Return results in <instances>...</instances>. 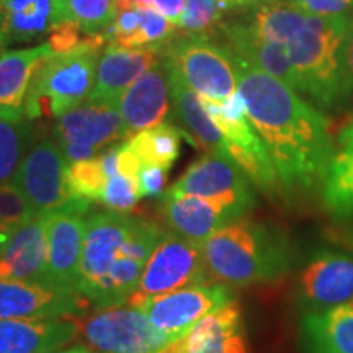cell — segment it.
Returning <instances> with one entry per match:
<instances>
[{
    "mask_svg": "<svg viewBox=\"0 0 353 353\" xmlns=\"http://www.w3.org/2000/svg\"><path fill=\"white\" fill-rule=\"evenodd\" d=\"M68 167L54 138H39L26 154L12 182L19 187L38 216L76 208L87 213V206L74 200L68 185Z\"/></svg>",
    "mask_w": 353,
    "mask_h": 353,
    "instance_id": "7",
    "label": "cell"
},
{
    "mask_svg": "<svg viewBox=\"0 0 353 353\" xmlns=\"http://www.w3.org/2000/svg\"><path fill=\"white\" fill-rule=\"evenodd\" d=\"M298 342L301 353H353V299L341 306L304 311Z\"/></svg>",
    "mask_w": 353,
    "mask_h": 353,
    "instance_id": "25",
    "label": "cell"
},
{
    "mask_svg": "<svg viewBox=\"0 0 353 353\" xmlns=\"http://www.w3.org/2000/svg\"><path fill=\"white\" fill-rule=\"evenodd\" d=\"M159 214L167 231L203 244L216 231L245 218L247 213L223 201L193 195H169L164 192L159 196Z\"/></svg>",
    "mask_w": 353,
    "mask_h": 353,
    "instance_id": "16",
    "label": "cell"
},
{
    "mask_svg": "<svg viewBox=\"0 0 353 353\" xmlns=\"http://www.w3.org/2000/svg\"><path fill=\"white\" fill-rule=\"evenodd\" d=\"M139 192L136 180L125 176L123 174H114L108 176L107 187H105L101 203L108 210L117 213H130L138 203Z\"/></svg>",
    "mask_w": 353,
    "mask_h": 353,
    "instance_id": "36",
    "label": "cell"
},
{
    "mask_svg": "<svg viewBox=\"0 0 353 353\" xmlns=\"http://www.w3.org/2000/svg\"><path fill=\"white\" fill-rule=\"evenodd\" d=\"M72 316L0 319V353H56L77 337L79 325Z\"/></svg>",
    "mask_w": 353,
    "mask_h": 353,
    "instance_id": "22",
    "label": "cell"
},
{
    "mask_svg": "<svg viewBox=\"0 0 353 353\" xmlns=\"http://www.w3.org/2000/svg\"><path fill=\"white\" fill-rule=\"evenodd\" d=\"M92 304L79 290L0 278V319L83 316Z\"/></svg>",
    "mask_w": 353,
    "mask_h": 353,
    "instance_id": "13",
    "label": "cell"
},
{
    "mask_svg": "<svg viewBox=\"0 0 353 353\" xmlns=\"http://www.w3.org/2000/svg\"><path fill=\"white\" fill-rule=\"evenodd\" d=\"M57 353H99V352H94L92 348L88 347H82V345H76V347H70V348H65V350H61Z\"/></svg>",
    "mask_w": 353,
    "mask_h": 353,
    "instance_id": "45",
    "label": "cell"
},
{
    "mask_svg": "<svg viewBox=\"0 0 353 353\" xmlns=\"http://www.w3.org/2000/svg\"><path fill=\"white\" fill-rule=\"evenodd\" d=\"M85 214L76 208L46 214L48 280L51 285L77 290L85 236Z\"/></svg>",
    "mask_w": 353,
    "mask_h": 353,
    "instance_id": "18",
    "label": "cell"
},
{
    "mask_svg": "<svg viewBox=\"0 0 353 353\" xmlns=\"http://www.w3.org/2000/svg\"><path fill=\"white\" fill-rule=\"evenodd\" d=\"M182 132L172 123H161L136 132L126 141L141 165H156L169 170L180 154Z\"/></svg>",
    "mask_w": 353,
    "mask_h": 353,
    "instance_id": "30",
    "label": "cell"
},
{
    "mask_svg": "<svg viewBox=\"0 0 353 353\" xmlns=\"http://www.w3.org/2000/svg\"><path fill=\"white\" fill-rule=\"evenodd\" d=\"M165 232V228L152 221L132 218L131 228L118 250L117 259L92 301V309L99 311L126 303V299L138 288L145 263Z\"/></svg>",
    "mask_w": 353,
    "mask_h": 353,
    "instance_id": "12",
    "label": "cell"
},
{
    "mask_svg": "<svg viewBox=\"0 0 353 353\" xmlns=\"http://www.w3.org/2000/svg\"><path fill=\"white\" fill-rule=\"evenodd\" d=\"M69 20H74L69 0H2L0 38L6 48L39 41Z\"/></svg>",
    "mask_w": 353,
    "mask_h": 353,
    "instance_id": "19",
    "label": "cell"
},
{
    "mask_svg": "<svg viewBox=\"0 0 353 353\" xmlns=\"http://www.w3.org/2000/svg\"><path fill=\"white\" fill-rule=\"evenodd\" d=\"M201 283H210L201 244L167 231L145 263L138 288L126 303L141 307L161 294Z\"/></svg>",
    "mask_w": 353,
    "mask_h": 353,
    "instance_id": "6",
    "label": "cell"
},
{
    "mask_svg": "<svg viewBox=\"0 0 353 353\" xmlns=\"http://www.w3.org/2000/svg\"><path fill=\"white\" fill-rule=\"evenodd\" d=\"M107 34H88L82 44L65 52H52L39 63L25 100L30 121L59 118L88 100L95 83L100 51Z\"/></svg>",
    "mask_w": 353,
    "mask_h": 353,
    "instance_id": "4",
    "label": "cell"
},
{
    "mask_svg": "<svg viewBox=\"0 0 353 353\" xmlns=\"http://www.w3.org/2000/svg\"><path fill=\"white\" fill-rule=\"evenodd\" d=\"M218 33L223 38L221 44L226 46L229 51L242 57L254 68L280 79L299 94L298 76L283 44L267 41L259 37L242 19L226 21V23L223 21L216 34Z\"/></svg>",
    "mask_w": 353,
    "mask_h": 353,
    "instance_id": "21",
    "label": "cell"
},
{
    "mask_svg": "<svg viewBox=\"0 0 353 353\" xmlns=\"http://www.w3.org/2000/svg\"><path fill=\"white\" fill-rule=\"evenodd\" d=\"M229 8L223 0H185L176 30L183 34L213 38Z\"/></svg>",
    "mask_w": 353,
    "mask_h": 353,
    "instance_id": "33",
    "label": "cell"
},
{
    "mask_svg": "<svg viewBox=\"0 0 353 353\" xmlns=\"http://www.w3.org/2000/svg\"><path fill=\"white\" fill-rule=\"evenodd\" d=\"M10 236H12V231H8V229L0 226V255H2L3 249H6V245H7L8 239H10Z\"/></svg>",
    "mask_w": 353,
    "mask_h": 353,
    "instance_id": "44",
    "label": "cell"
},
{
    "mask_svg": "<svg viewBox=\"0 0 353 353\" xmlns=\"http://www.w3.org/2000/svg\"><path fill=\"white\" fill-rule=\"evenodd\" d=\"M352 17L309 15L286 44L299 81V94L317 108L342 110L353 92L345 65V43Z\"/></svg>",
    "mask_w": 353,
    "mask_h": 353,
    "instance_id": "3",
    "label": "cell"
},
{
    "mask_svg": "<svg viewBox=\"0 0 353 353\" xmlns=\"http://www.w3.org/2000/svg\"><path fill=\"white\" fill-rule=\"evenodd\" d=\"M52 138L69 164L97 157L110 145L126 141L120 110L92 101L57 118Z\"/></svg>",
    "mask_w": 353,
    "mask_h": 353,
    "instance_id": "9",
    "label": "cell"
},
{
    "mask_svg": "<svg viewBox=\"0 0 353 353\" xmlns=\"http://www.w3.org/2000/svg\"><path fill=\"white\" fill-rule=\"evenodd\" d=\"M118 110L123 118L126 141L136 132L169 120L170 85L164 57L128 88Z\"/></svg>",
    "mask_w": 353,
    "mask_h": 353,
    "instance_id": "20",
    "label": "cell"
},
{
    "mask_svg": "<svg viewBox=\"0 0 353 353\" xmlns=\"http://www.w3.org/2000/svg\"><path fill=\"white\" fill-rule=\"evenodd\" d=\"M298 301L304 311L341 306L353 299V254L321 250L298 278Z\"/></svg>",
    "mask_w": 353,
    "mask_h": 353,
    "instance_id": "15",
    "label": "cell"
},
{
    "mask_svg": "<svg viewBox=\"0 0 353 353\" xmlns=\"http://www.w3.org/2000/svg\"><path fill=\"white\" fill-rule=\"evenodd\" d=\"M69 2L74 20L87 34H107L108 28L120 13L118 0H69Z\"/></svg>",
    "mask_w": 353,
    "mask_h": 353,
    "instance_id": "34",
    "label": "cell"
},
{
    "mask_svg": "<svg viewBox=\"0 0 353 353\" xmlns=\"http://www.w3.org/2000/svg\"><path fill=\"white\" fill-rule=\"evenodd\" d=\"M185 353H247L241 306L228 303L198 322L183 337Z\"/></svg>",
    "mask_w": 353,
    "mask_h": 353,
    "instance_id": "27",
    "label": "cell"
},
{
    "mask_svg": "<svg viewBox=\"0 0 353 353\" xmlns=\"http://www.w3.org/2000/svg\"><path fill=\"white\" fill-rule=\"evenodd\" d=\"M88 38L87 33L82 32L76 20L64 21L50 34V46L54 52H65L82 44Z\"/></svg>",
    "mask_w": 353,
    "mask_h": 353,
    "instance_id": "37",
    "label": "cell"
},
{
    "mask_svg": "<svg viewBox=\"0 0 353 353\" xmlns=\"http://www.w3.org/2000/svg\"><path fill=\"white\" fill-rule=\"evenodd\" d=\"M345 65H347V74L348 81H350V87L353 92V26L350 25L347 34V43H345Z\"/></svg>",
    "mask_w": 353,
    "mask_h": 353,
    "instance_id": "41",
    "label": "cell"
},
{
    "mask_svg": "<svg viewBox=\"0 0 353 353\" xmlns=\"http://www.w3.org/2000/svg\"><path fill=\"white\" fill-rule=\"evenodd\" d=\"M132 218L134 216H130V213H117L110 210L107 213L90 214L85 221L77 290L90 304L117 259L118 250L131 228Z\"/></svg>",
    "mask_w": 353,
    "mask_h": 353,
    "instance_id": "14",
    "label": "cell"
},
{
    "mask_svg": "<svg viewBox=\"0 0 353 353\" xmlns=\"http://www.w3.org/2000/svg\"><path fill=\"white\" fill-rule=\"evenodd\" d=\"M350 25H352V26H353V17H352V21H350Z\"/></svg>",
    "mask_w": 353,
    "mask_h": 353,
    "instance_id": "47",
    "label": "cell"
},
{
    "mask_svg": "<svg viewBox=\"0 0 353 353\" xmlns=\"http://www.w3.org/2000/svg\"><path fill=\"white\" fill-rule=\"evenodd\" d=\"M337 141L342 149H353V121L342 128L341 132H339Z\"/></svg>",
    "mask_w": 353,
    "mask_h": 353,
    "instance_id": "42",
    "label": "cell"
},
{
    "mask_svg": "<svg viewBox=\"0 0 353 353\" xmlns=\"http://www.w3.org/2000/svg\"><path fill=\"white\" fill-rule=\"evenodd\" d=\"M234 301L232 286L226 283H201L170 291L149 299L139 309L157 330L172 341L185 337L211 312Z\"/></svg>",
    "mask_w": 353,
    "mask_h": 353,
    "instance_id": "10",
    "label": "cell"
},
{
    "mask_svg": "<svg viewBox=\"0 0 353 353\" xmlns=\"http://www.w3.org/2000/svg\"><path fill=\"white\" fill-rule=\"evenodd\" d=\"M249 8L242 20L259 37L283 46L296 37L309 17L294 0H260Z\"/></svg>",
    "mask_w": 353,
    "mask_h": 353,
    "instance_id": "28",
    "label": "cell"
},
{
    "mask_svg": "<svg viewBox=\"0 0 353 353\" xmlns=\"http://www.w3.org/2000/svg\"><path fill=\"white\" fill-rule=\"evenodd\" d=\"M107 182L108 175L105 174L99 156L72 162L68 167V185L70 195L87 208H90V203L94 201L101 203Z\"/></svg>",
    "mask_w": 353,
    "mask_h": 353,
    "instance_id": "32",
    "label": "cell"
},
{
    "mask_svg": "<svg viewBox=\"0 0 353 353\" xmlns=\"http://www.w3.org/2000/svg\"><path fill=\"white\" fill-rule=\"evenodd\" d=\"M210 283L247 286L285 276L294 250L283 229L255 219H237L201 244Z\"/></svg>",
    "mask_w": 353,
    "mask_h": 353,
    "instance_id": "2",
    "label": "cell"
},
{
    "mask_svg": "<svg viewBox=\"0 0 353 353\" xmlns=\"http://www.w3.org/2000/svg\"><path fill=\"white\" fill-rule=\"evenodd\" d=\"M322 203L339 221L353 219V149L335 152L321 187Z\"/></svg>",
    "mask_w": 353,
    "mask_h": 353,
    "instance_id": "29",
    "label": "cell"
},
{
    "mask_svg": "<svg viewBox=\"0 0 353 353\" xmlns=\"http://www.w3.org/2000/svg\"><path fill=\"white\" fill-rule=\"evenodd\" d=\"M167 172L162 167L156 165H143L138 172V192L139 198H151L161 196L164 193V187L167 182Z\"/></svg>",
    "mask_w": 353,
    "mask_h": 353,
    "instance_id": "38",
    "label": "cell"
},
{
    "mask_svg": "<svg viewBox=\"0 0 353 353\" xmlns=\"http://www.w3.org/2000/svg\"><path fill=\"white\" fill-rule=\"evenodd\" d=\"M167 70H169L170 85L169 123L179 128L182 138L196 149L205 152H223L224 136L203 108L200 97L182 81L175 70L169 68Z\"/></svg>",
    "mask_w": 353,
    "mask_h": 353,
    "instance_id": "24",
    "label": "cell"
},
{
    "mask_svg": "<svg viewBox=\"0 0 353 353\" xmlns=\"http://www.w3.org/2000/svg\"><path fill=\"white\" fill-rule=\"evenodd\" d=\"M34 218L38 214L23 192L13 182L0 183V226L13 232Z\"/></svg>",
    "mask_w": 353,
    "mask_h": 353,
    "instance_id": "35",
    "label": "cell"
},
{
    "mask_svg": "<svg viewBox=\"0 0 353 353\" xmlns=\"http://www.w3.org/2000/svg\"><path fill=\"white\" fill-rule=\"evenodd\" d=\"M304 12L317 17H353V0H294Z\"/></svg>",
    "mask_w": 353,
    "mask_h": 353,
    "instance_id": "39",
    "label": "cell"
},
{
    "mask_svg": "<svg viewBox=\"0 0 353 353\" xmlns=\"http://www.w3.org/2000/svg\"><path fill=\"white\" fill-rule=\"evenodd\" d=\"M76 321L83 342L99 353H157L170 342L139 307L120 304Z\"/></svg>",
    "mask_w": 353,
    "mask_h": 353,
    "instance_id": "8",
    "label": "cell"
},
{
    "mask_svg": "<svg viewBox=\"0 0 353 353\" xmlns=\"http://www.w3.org/2000/svg\"><path fill=\"white\" fill-rule=\"evenodd\" d=\"M169 195H193L234 205L249 213L257 203L252 182L223 152H205L185 170Z\"/></svg>",
    "mask_w": 353,
    "mask_h": 353,
    "instance_id": "11",
    "label": "cell"
},
{
    "mask_svg": "<svg viewBox=\"0 0 353 353\" xmlns=\"http://www.w3.org/2000/svg\"><path fill=\"white\" fill-rule=\"evenodd\" d=\"M167 68L175 70L198 95L224 100L239 90L232 52L203 34H180L162 50Z\"/></svg>",
    "mask_w": 353,
    "mask_h": 353,
    "instance_id": "5",
    "label": "cell"
},
{
    "mask_svg": "<svg viewBox=\"0 0 353 353\" xmlns=\"http://www.w3.org/2000/svg\"><path fill=\"white\" fill-rule=\"evenodd\" d=\"M38 141L34 121L0 118V183L13 180L33 144Z\"/></svg>",
    "mask_w": 353,
    "mask_h": 353,
    "instance_id": "31",
    "label": "cell"
},
{
    "mask_svg": "<svg viewBox=\"0 0 353 353\" xmlns=\"http://www.w3.org/2000/svg\"><path fill=\"white\" fill-rule=\"evenodd\" d=\"M185 7V0H154V8L165 15L175 26L179 25L180 15Z\"/></svg>",
    "mask_w": 353,
    "mask_h": 353,
    "instance_id": "40",
    "label": "cell"
},
{
    "mask_svg": "<svg viewBox=\"0 0 353 353\" xmlns=\"http://www.w3.org/2000/svg\"><path fill=\"white\" fill-rule=\"evenodd\" d=\"M0 8H2V0H0Z\"/></svg>",
    "mask_w": 353,
    "mask_h": 353,
    "instance_id": "48",
    "label": "cell"
},
{
    "mask_svg": "<svg viewBox=\"0 0 353 353\" xmlns=\"http://www.w3.org/2000/svg\"><path fill=\"white\" fill-rule=\"evenodd\" d=\"M6 51V44H3V41H2V38H0V54H2V52Z\"/></svg>",
    "mask_w": 353,
    "mask_h": 353,
    "instance_id": "46",
    "label": "cell"
},
{
    "mask_svg": "<svg viewBox=\"0 0 353 353\" xmlns=\"http://www.w3.org/2000/svg\"><path fill=\"white\" fill-rule=\"evenodd\" d=\"M226 3L229 10H237V8H249L260 2V0H223Z\"/></svg>",
    "mask_w": 353,
    "mask_h": 353,
    "instance_id": "43",
    "label": "cell"
},
{
    "mask_svg": "<svg viewBox=\"0 0 353 353\" xmlns=\"http://www.w3.org/2000/svg\"><path fill=\"white\" fill-rule=\"evenodd\" d=\"M239 94L255 131L275 164L285 196L321 192L335 156L329 120L316 105L280 79L250 65L232 52Z\"/></svg>",
    "mask_w": 353,
    "mask_h": 353,
    "instance_id": "1",
    "label": "cell"
},
{
    "mask_svg": "<svg viewBox=\"0 0 353 353\" xmlns=\"http://www.w3.org/2000/svg\"><path fill=\"white\" fill-rule=\"evenodd\" d=\"M161 59L162 50L125 48L110 41L100 56L94 88L87 101L118 108L128 88Z\"/></svg>",
    "mask_w": 353,
    "mask_h": 353,
    "instance_id": "17",
    "label": "cell"
},
{
    "mask_svg": "<svg viewBox=\"0 0 353 353\" xmlns=\"http://www.w3.org/2000/svg\"><path fill=\"white\" fill-rule=\"evenodd\" d=\"M50 43L0 54V118L23 120L30 82L39 63L52 54Z\"/></svg>",
    "mask_w": 353,
    "mask_h": 353,
    "instance_id": "26",
    "label": "cell"
},
{
    "mask_svg": "<svg viewBox=\"0 0 353 353\" xmlns=\"http://www.w3.org/2000/svg\"><path fill=\"white\" fill-rule=\"evenodd\" d=\"M0 278L50 283L46 216H38L12 232L0 255Z\"/></svg>",
    "mask_w": 353,
    "mask_h": 353,
    "instance_id": "23",
    "label": "cell"
}]
</instances>
